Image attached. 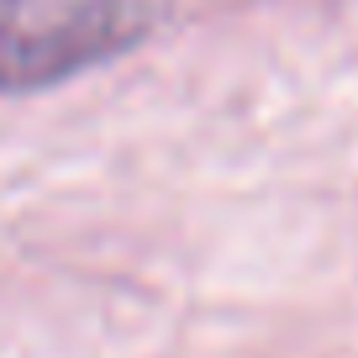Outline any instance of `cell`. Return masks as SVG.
I'll use <instances>...</instances> for the list:
<instances>
[{
  "instance_id": "obj_1",
  "label": "cell",
  "mask_w": 358,
  "mask_h": 358,
  "mask_svg": "<svg viewBox=\"0 0 358 358\" xmlns=\"http://www.w3.org/2000/svg\"><path fill=\"white\" fill-rule=\"evenodd\" d=\"M169 0H0V95L48 90L137 48Z\"/></svg>"
}]
</instances>
